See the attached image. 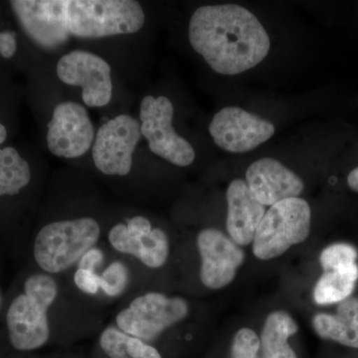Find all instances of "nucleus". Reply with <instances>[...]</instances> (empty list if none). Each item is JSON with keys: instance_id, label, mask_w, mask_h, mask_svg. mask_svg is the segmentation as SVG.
Here are the masks:
<instances>
[{"instance_id": "obj_1", "label": "nucleus", "mask_w": 358, "mask_h": 358, "mask_svg": "<svg viewBox=\"0 0 358 358\" xmlns=\"http://www.w3.org/2000/svg\"><path fill=\"white\" fill-rule=\"evenodd\" d=\"M192 48L221 75L241 74L267 57V31L251 11L238 4L199 7L188 28Z\"/></svg>"}, {"instance_id": "obj_2", "label": "nucleus", "mask_w": 358, "mask_h": 358, "mask_svg": "<svg viewBox=\"0 0 358 358\" xmlns=\"http://www.w3.org/2000/svg\"><path fill=\"white\" fill-rule=\"evenodd\" d=\"M58 282L55 277L41 272L26 279L24 291L9 306L6 324L9 339L21 352L38 350L50 338L49 310L57 300Z\"/></svg>"}, {"instance_id": "obj_3", "label": "nucleus", "mask_w": 358, "mask_h": 358, "mask_svg": "<svg viewBox=\"0 0 358 358\" xmlns=\"http://www.w3.org/2000/svg\"><path fill=\"white\" fill-rule=\"evenodd\" d=\"M102 228L93 217L54 221L35 238L33 256L42 272L55 275L76 266L100 241Z\"/></svg>"}, {"instance_id": "obj_4", "label": "nucleus", "mask_w": 358, "mask_h": 358, "mask_svg": "<svg viewBox=\"0 0 358 358\" xmlns=\"http://www.w3.org/2000/svg\"><path fill=\"white\" fill-rule=\"evenodd\" d=\"M71 35L94 39L140 31L145 16L134 0H67Z\"/></svg>"}, {"instance_id": "obj_5", "label": "nucleus", "mask_w": 358, "mask_h": 358, "mask_svg": "<svg viewBox=\"0 0 358 358\" xmlns=\"http://www.w3.org/2000/svg\"><path fill=\"white\" fill-rule=\"evenodd\" d=\"M310 205L300 197L278 202L266 211L253 240V253L260 260L282 255L306 241L310 232Z\"/></svg>"}, {"instance_id": "obj_6", "label": "nucleus", "mask_w": 358, "mask_h": 358, "mask_svg": "<svg viewBox=\"0 0 358 358\" xmlns=\"http://www.w3.org/2000/svg\"><path fill=\"white\" fill-rule=\"evenodd\" d=\"M189 303L181 296L148 292L134 296L115 317V326L141 341H155L166 329L185 320Z\"/></svg>"}, {"instance_id": "obj_7", "label": "nucleus", "mask_w": 358, "mask_h": 358, "mask_svg": "<svg viewBox=\"0 0 358 358\" xmlns=\"http://www.w3.org/2000/svg\"><path fill=\"white\" fill-rule=\"evenodd\" d=\"M174 108L166 96H147L141 103V136L155 155L174 166H190L195 159L192 145L173 129Z\"/></svg>"}, {"instance_id": "obj_8", "label": "nucleus", "mask_w": 358, "mask_h": 358, "mask_svg": "<svg viewBox=\"0 0 358 358\" xmlns=\"http://www.w3.org/2000/svg\"><path fill=\"white\" fill-rule=\"evenodd\" d=\"M141 136V122L131 115H120L103 124L92 148L96 169L106 176H128Z\"/></svg>"}, {"instance_id": "obj_9", "label": "nucleus", "mask_w": 358, "mask_h": 358, "mask_svg": "<svg viewBox=\"0 0 358 358\" xmlns=\"http://www.w3.org/2000/svg\"><path fill=\"white\" fill-rule=\"evenodd\" d=\"M110 248L122 255L133 257L145 267H164L169 260V236L143 216H134L126 223L113 226L107 235Z\"/></svg>"}, {"instance_id": "obj_10", "label": "nucleus", "mask_w": 358, "mask_h": 358, "mask_svg": "<svg viewBox=\"0 0 358 358\" xmlns=\"http://www.w3.org/2000/svg\"><path fill=\"white\" fill-rule=\"evenodd\" d=\"M57 76L64 84L81 87L90 108L105 107L112 100V70L107 61L89 51L74 50L58 61Z\"/></svg>"}, {"instance_id": "obj_11", "label": "nucleus", "mask_w": 358, "mask_h": 358, "mask_svg": "<svg viewBox=\"0 0 358 358\" xmlns=\"http://www.w3.org/2000/svg\"><path fill=\"white\" fill-rule=\"evenodd\" d=\"M10 4L23 31L45 50H55L69 39L67 0H14Z\"/></svg>"}, {"instance_id": "obj_12", "label": "nucleus", "mask_w": 358, "mask_h": 358, "mask_svg": "<svg viewBox=\"0 0 358 358\" xmlns=\"http://www.w3.org/2000/svg\"><path fill=\"white\" fill-rule=\"evenodd\" d=\"M214 143L226 152L242 154L270 140L275 134L272 122L242 108L226 107L209 124Z\"/></svg>"}, {"instance_id": "obj_13", "label": "nucleus", "mask_w": 358, "mask_h": 358, "mask_svg": "<svg viewBox=\"0 0 358 358\" xmlns=\"http://www.w3.org/2000/svg\"><path fill=\"white\" fill-rule=\"evenodd\" d=\"M47 128V145L56 157L65 159L82 157L95 141L89 113L78 103H58Z\"/></svg>"}, {"instance_id": "obj_14", "label": "nucleus", "mask_w": 358, "mask_h": 358, "mask_svg": "<svg viewBox=\"0 0 358 358\" xmlns=\"http://www.w3.org/2000/svg\"><path fill=\"white\" fill-rule=\"evenodd\" d=\"M197 248L201 259L200 281L209 289H222L231 284L245 261L239 245L215 228L200 231Z\"/></svg>"}, {"instance_id": "obj_15", "label": "nucleus", "mask_w": 358, "mask_h": 358, "mask_svg": "<svg viewBox=\"0 0 358 358\" xmlns=\"http://www.w3.org/2000/svg\"><path fill=\"white\" fill-rule=\"evenodd\" d=\"M246 183L254 199L264 206L299 197L305 188L298 174L271 157L256 160L248 167Z\"/></svg>"}, {"instance_id": "obj_16", "label": "nucleus", "mask_w": 358, "mask_h": 358, "mask_svg": "<svg viewBox=\"0 0 358 358\" xmlns=\"http://www.w3.org/2000/svg\"><path fill=\"white\" fill-rule=\"evenodd\" d=\"M227 231L231 239L239 246L253 243L256 231L265 215L264 205L257 201L243 179H234L226 192Z\"/></svg>"}, {"instance_id": "obj_17", "label": "nucleus", "mask_w": 358, "mask_h": 358, "mask_svg": "<svg viewBox=\"0 0 358 358\" xmlns=\"http://www.w3.org/2000/svg\"><path fill=\"white\" fill-rule=\"evenodd\" d=\"M312 324L320 338L358 348V299L341 301L336 315L317 313Z\"/></svg>"}, {"instance_id": "obj_18", "label": "nucleus", "mask_w": 358, "mask_h": 358, "mask_svg": "<svg viewBox=\"0 0 358 358\" xmlns=\"http://www.w3.org/2000/svg\"><path fill=\"white\" fill-rule=\"evenodd\" d=\"M298 331V324L289 313L284 310L271 313L261 334L263 358H298L288 343L289 336Z\"/></svg>"}, {"instance_id": "obj_19", "label": "nucleus", "mask_w": 358, "mask_h": 358, "mask_svg": "<svg viewBox=\"0 0 358 358\" xmlns=\"http://www.w3.org/2000/svg\"><path fill=\"white\" fill-rule=\"evenodd\" d=\"M357 281V263L324 272L313 289V300L322 306L341 303L350 298Z\"/></svg>"}, {"instance_id": "obj_20", "label": "nucleus", "mask_w": 358, "mask_h": 358, "mask_svg": "<svg viewBox=\"0 0 358 358\" xmlns=\"http://www.w3.org/2000/svg\"><path fill=\"white\" fill-rule=\"evenodd\" d=\"M99 343L110 358H162L154 346L124 333L115 324L103 329Z\"/></svg>"}, {"instance_id": "obj_21", "label": "nucleus", "mask_w": 358, "mask_h": 358, "mask_svg": "<svg viewBox=\"0 0 358 358\" xmlns=\"http://www.w3.org/2000/svg\"><path fill=\"white\" fill-rule=\"evenodd\" d=\"M29 164L11 147L0 148V196L15 195L29 185Z\"/></svg>"}, {"instance_id": "obj_22", "label": "nucleus", "mask_w": 358, "mask_h": 358, "mask_svg": "<svg viewBox=\"0 0 358 358\" xmlns=\"http://www.w3.org/2000/svg\"><path fill=\"white\" fill-rule=\"evenodd\" d=\"M131 274L126 263L112 261L100 272L101 293L110 299L121 296L128 289Z\"/></svg>"}, {"instance_id": "obj_23", "label": "nucleus", "mask_w": 358, "mask_h": 358, "mask_svg": "<svg viewBox=\"0 0 358 358\" xmlns=\"http://www.w3.org/2000/svg\"><path fill=\"white\" fill-rule=\"evenodd\" d=\"M358 251L352 244L336 243L329 245L322 250L320 263L324 272L345 268L357 264Z\"/></svg>"}, {"instance_id": "obj_24", "label": "nucleus", "mask_w": 358, "mask_h": 358, "mask_svg": "<svg viewBox=\"0 0 358 358\" xmlns=\"http://www.w3.org/2000/svg\"><path fill=\"white\" fill-rule=\"evenodd\" d=\"M75 287L88 296H96L101 293L100 273L88 268H77L73 275Z\"/></svg>"}, {"instance_id": "obj_25", "label": "nucleus", "mask_w": 358, "mask_h": 358, "mask_svg": "<svg viewBox=\"0 0 358 358\" xmlns=\"http://www.w3.org/2000/svg\"><path fill=\"white\" fill-rule=\"evenodd\" d=\"M103 261H105V253L102 249L95 246L82 256L76 266L77 268H88V270L100 273L99 268H102Z\"/></svg>"}, {"instance_id": "obj_26", "label": "nucleus", "mask_w": 358, "mask_h": 358, "mask_svg": "<svg viewBox=\"0 0 358 358\" xmlns=\"http://www.w3.org/2000/svg\"><path fill=\"white\" fill-rule=\"evenodd\" d=\"M17 49L15 32H0V55L3 58H11Z\"/></svg>"}, {"instance_id": "obj_27", "label": "nucleus", "mask_w": 358, "mask_h": 358, "mask_svg": "<svg viewBox=\"0 0 358 358\" xmlns=\"http://www.w3.org/2000/svg\"><path fill=\"white\" fill-rule=\"evenodd\" d=\"M231 358H258V352H244L232 353Z\"/></svg>"}, {"instance_id": "obj_28", "label": "nucleus", "mask_w": 358, "mask_h": 358, "mask_svg": "<svg viewBox=\"0 0 358 358\" xmlns=\"http://www.w3.org/2000/svg\"><path fill=\"white\" fill-rule=\"evenodd\" d=\"M7 131L6 127L3 124H0V145L3 143L6 140Z\"/></svg>"}, {"instance_id": "obj_29", "label": "nucleus", "mask_w": 358, "mask_h": 358, "mask_svg": "<svg viewBox=\"0 0 358 358\" xmlns=\"http://www.w3.org/2000/svg\"><path fill=\"white\" fill-rule=\"evenodd\" d=\"M1 305H2V296H1V293H0V308H1Z\"/></svg>"}]
</instances>
